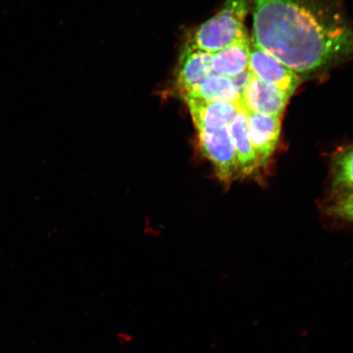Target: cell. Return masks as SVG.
Masks as SVG:
<instances>
[{"label":"cell","mask_w":353,"mask_h":353,"mask_svg":"<svg viewBox=\"0 0 353 353\" xmlns=\"http://www.w3.org/2000/svg\"><path fill=\"white\" fill-rule=\"evenodd\" d=\"M252 41L300 79L353 59V20L343 0H250Z\"/></svg>","instance_id":"6da1fadb"},{"label":"cell","mask_w":353,"mask_h":353,"mask_svg":"<svg viewBox=\"0 0 353 353\" xmlns=\"http://www.w3.org/2000/svg\"><path fill=\"white\" fill-rule=\"evenodd\" d=\"M250 0H226L221 10L199 26L188 44L214 54L247 34L245 21Z\"/></svg>","instance_id":"7a4b0ae2"},{"label":"cell","mask_w":353,"mask_h":353,"mask_svg":"<svg viewBox=\"0 0 353 353\" xmlns=\"http://www.w3.org/2000/svg\"><path fill=\"white\" fill-rule=\"evenodd\" d=\"M201 152L213 165L216 176L229 184L239 176L235 145L228 126L219 130H199Z\"/></svg>","instance_id":"3957f363"},{"label":"cell","mask_w":353,"mask_h":353,"mask_svg":"<svg viewBox=\"0 0 353 353\" xmlns=\"http://www.w3.org/2000/svg\"><path fill=\"white\" fill-rule=\"evenodd\" d=\"M250 72L265 83L283 92L290 99L297 90L301 79L292 70L250 41Z\"/></svg>","instance_id":"277c9868"},{"label":"cell","mask_w":353,"mask_h":353,"mask_svg":"<svg viewBox=\"0 0 353 353\" xmlns=\"http://www.w3.org/2000/svg\"><path fill=\"white\" fill-rule=\"evenodd\" d=\"M250 139L260 169L267 166L279 142L281 117L245 112Z\"/></svg>","instance_id":"5b68a950"},{"label":"cell","mask_w":353,"mask_h":353,"mask_svg":"<svg viewBox=\"0 0 353 353\" xmlns=\"http://www.w3.org/2000/svg\"><path fill=\"white\" fill-rule=\"evenodd\" d=\"M290 98L277 88L251 74L241 94V108L266 116L282 117Z\"/></svg>","instance_id":"8992f818"},{"label":"cell","mask_w":353,"mask_h":353,"mask_svg":"<svg viewBox=\"0 0 353 353\" xmlns=\"http://www.w3.org/2000/svg\"><path fill=\"white\" fill-rule=\"evenodd\" d=\"M212 54L189 44L185 47L176 77V88L183 98L195 91L213 74Z\"/></svg>","instance_id":"52a82bcc"},{"label":"cell","mask_w":353,"mask_h":353,"mask_svg":"<svg viewBox=\"0 0 353 353\" xmlns=\"http://www.w3.org/2000/svg\"><path fill=\"white\" fill-rule=\"evenodd\" d=\"M194 123L199 130H219L227 127L241 108L223 101L185 99Z\"/></svg>","instance_id":"ba28073f"},{"label":"cell","mask_w":353,"mask_h":353,"mask_svg":"<svg viewBox=\"0 0 353 353\" xmlns=\"http://www.w3.org/2000/svg\"><path fill=\"white\" fill-rule=\"evenodd\" d=\"M250 41L248 34H245L223 50L212 54L213 73L234 78L248 70Z\"/></svg>","instance_id":"9c48e42d"},{"label":"cell","mask_w":353,"mask_h":353,"mask_svg":"<svg viewBox=\"0 0 353 353\" xmlns=\"http://www.w3.org/2000/svg\"><path fill=\"white\" fill-rule=\"evenodd\" d=\"M235 145L239 176L254 175L260 170L251 144L245 110L240 109L228 125Z\"/></svg>","instance_id":"30bf717a"},{"label":"cell","mask_w":353,"mask_h":353,"mask_svg":"<svg viewBox=\"0 0 353 353\" xmlns=\"http://www.w3.org/2000/svg\"><path fill=\"white\" fill-rule=\"evenodd\" d=\"M188 98L223 101L241 108V95L232 79L214 73L183 99Z\"/></svg>","instance_id":"8fae6325"},{"label":"cell","mask_w":353,"mask_h":353,"mask_svg":"<svg viewBox=\"0 0 353 353\" xmlns=\"http://www.w3.org/2000/svg\"><path fill=\"white\" fill-rule=\"evenodd\" d=\"M332 190L338 196L353 192V145L334 158Z\"/></svg>","instance_id":"7c38bea8"},{"label":"cell","mask_w":353,"mask_h":353,"mask_svg":"<svg viewBox=\"0 0 353 353\" xmlns=\"http://www.w3.org/2000/svg\"><path fill=\"white\" fill-rule=\"evenodd\" d=\"M326 210L334 218L353 222V192L335 197Z\"/></svg>","instance_id":"4fadbf2b"}]
</instances>
